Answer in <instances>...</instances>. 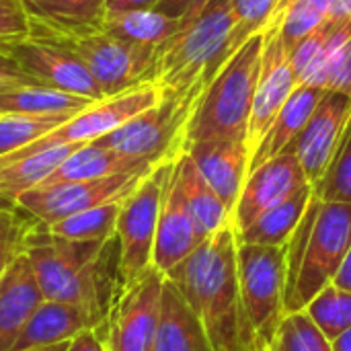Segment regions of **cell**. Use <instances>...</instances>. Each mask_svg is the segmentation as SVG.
<instances>
[{"label":"cell","mask_w":351,"mask_h":351,"mask_svg":"<svg viewBox=\"0 0 351 351\" xmlns=\"http://www.w3.org/2000/svg\"><path fill=\"white\" fill-rule=\"evenodd\" d=\"M68 348V341L66 343H60V346H49V348H37V350H29V351H66Z\"/></svg>","instance_id":"obj_46"},{"label":"cell","mask_w":351,"mask_h":351,"mask_svg":"<svg viewBox=\"0 0 351 351\" xmlns=\"http://www.w3.org/2000/svg\"><path fill=\"white\" fill-rule=\"evenodd\" d=\"M323 95H325V88L313 86V84H298L294 88V93L290 95V99L284 103L282 111L269 125L267 134L263 136V140L251 154L249 173L253 169H257L259 165H263L265 160L282 154L296 140V136L306 125L308 117L313 115V111L319 105V101L323 99Z\"/></svg>","instance_id":"obj_24"},{"label":"cell","mask_w":351,"mask_h":351,"mask_svg":"<svg viewBox=\"0 0 351 351\" xmlns=\"http://www.w3.org/2000/svg\"><path fill=\"white\" fill-rule=\"evenodd\" d=\"M234 14V29L230 35V45L237 51L253 35L267 29L282 8L280 0H230Z\"/></svg>","instance_id":"obj_36"},{"label":"cell","mask_w":351,"mask_h":351,"mask_svg":"<svg viewBox=\"0 0 351 351\" xmlns=\"http://www.w3.org/2000/svg\"><path fill=\"white\" fill-rule=\"evenodd\" d=\"M202 243H204V239L195 226L193 216L189 214V210L185 206V199H183L177 179H175V173L171 171V177H169L167 189H165V197H162L158 228H156L152 265L162 276H167L183 259H187Z\"/></svg>","instance_id":"obj_18"},{"label":"cell","mask_w":351,"mask_h":351,"mask_svg":"<svg viewBox=\"0 0 351 351\" xmlns=\"http://www.w3.org/2000/svg\"><path fill=\"white\" fill-rule=\"evenodd\" d=\"M152 351H214L204 323L167 278Z\"/></svg>","instance_id":"obj_22"},{"label":"cell","mask_w":351,"mask_h":351,"mask_svg":"<svg viewBox=\"0 0 351 351\" xmlns=\"http://www.w3.org/2000/svg\"><path fill=\"white\" fill-rule=\"evenodd\" d=\"M27 84H37V82L29 74H25L6 51L0 49V93L14 88V86H27Z\"/></svg>","instance_id":"obj_41"},{"label":"cell","mask_w":351,"mask_h":351,"mask_svg":"<svg viewBox=\"0 0 351 351\" xmlns=\"http://www.w3.org/2000/svg\"><path fill=\"white\" fill-rule=\"evenodd\" d=\"M351 247V204L321 202L313 195L286 245L284 315L306 304L333 284Z\"/></svg>","instance_id":"obj_3"},{"label":"cell","mask_w":351,"mask_h":351,"mask_svg":"<svg viewBox=\"0 0 351 351\" xmlns=\"http://www.w3.org/2000/svg\"><path fill=\"white\" fill-rule=\"evenodd\" d=\"M327 19H351V0H290L282 33L288 45H296Z\"/></svg>","instance_id":"obj_30"},{"label":"cell","mask_w":351,"mask_h":351,"mask_svg":"<svg viewBox=\"0 0 351 351\" xmlns=\"http://www.w3.org/2000/svg\"><path fill=\"white\" fill-rule=\"evenodd\" d=\"M156 165L134 158L128 154H121L117 150L105 148L97 142H84L78 144L66 158L64 162L51 173V177L43 183H66V181H90V179H103L111 175H121V173H138V171H148Z\"/></svg>","instance_id":"obj_25"},{"label":"cell","mask_w":351,"mask_h":351,"mask_svg":"<svg viewBox=\"0 0 351 351\" xmlns=\"http://www.w3.org/2000/svg\"><path fill=\"white\" fill-rule=\"evenodd\" d=\"M123 199L109 202L90 210H84L80 214H74L70 218H64L60 222H53L45 226L51 234L70 239V241H107L115 237L117 218L121 212Z\"/></svg>","instance_id":"obj_31"},{"label":"cell","mask_w":351,"mask_h":351,"mask_svg":"<svg viewBox=\"0 0 351 351\" xmlns=\"http://www.w3.org/2000/svg\"><path fill=\"white\" fill-rule=\"evenodd\" d=\"M33 37H76L103 29L107 0H19Z\"/></svg>","instance_id":"obj_20"},{"label":"cell","mask_w":351,"mask_h":351,"mask_svg":"<svg viewBox=\"0 0 351 351\" xmlns=\"http://www.w3.org/2000/svg\"><path fill=\"white\" fill-rule=\"evenodd\" d=\"M271 351H333V341H329L323 331L304 313L284 315L271 343Z\"/></svg>","instance_id":"obj_34"},{"label":"cell","mask_w":351,"mask_h":351,"mask_svg":"<svg viewBox=\"0 0 351 351\" xmlns=\"http://www.w3.org/2000/svg\"><path fill=\"white\" fill-rule=\"evenodd\" d=\"M333 351H351V329L333 341Z\"/></svg>","instance_id":"obj_45"},{"label":"cell","mask_w":351,"mask_h":351,"mask_svg":"<svg viewBox=\"0 0 351 351\" xmlns=\"http://www.w3.org/2000/svg\"><path fill=\"white\" fill-rule=\"evenodd\" d=\"M265 31L245 41L204 88L185 132V150L210 138H247L249 115L261 72Z\"/></svg>","instance_id":"obj_5"},{"label":"cell","mask_w":351,"mask_h":351,"mask_svg":"<svg viewBox=\"0 0 351 351\" xmlns=\"http://www.w3.org/2000/svg\"><path fill=\"white\" fill-rule=\"evenodd\" d=\"M51 39L74 51L93 78L103 97H113L144 82H154L156 49L123 41L107 31H93L76 37H41Z\"/></svg>","instance_id":"obj_9"},{"label":"cell","mask_w":351,"mask_h":351,"mask_svg":"<svg viewBox=\"0 0 351 351\" xmlns=\"http://www.w3.org/2000/svg\"><path fill=\"white\" fill-rule=\"evenodd\" d=\"M202 93L204 88H195L187 95L165 93L154 107L93 142L152 165L177 160L185 152L187 123Z\"/></svg>","instance_id":"obj_7"},{"label":"cell","mask_w":351,"mask_h":351,"mask_svg":"<svg viewBox=\"0 0 351 351\" xmlns=\"http://www.w3.org/2000/svg\"><path fill=\"white\" fill-rule=\"evenodd\" d=\"M165 276L150 265L130 284H121L101 325L109 351H152Z\"/></svg>","instance_id":"obj_10"},{"label":"cell","mask_w":351,"mask_h":351,"mask_svg":"<svg viewBox=\"0 0 351 351\" xmlns=\"http://www.w3.org/2000/svg\"><path fill=\"white\" fill-rule=\"evenodd\" d=\"M158 0H107V10H136L154 8Z\"/></svg>","instance_id":"obj_43"},{"label":"cell","mask_w":351,"mask_h":351,"mask_svg":"<svg viewBox=\"0 0 351 351\" xmlns=\"http://www.w3.org/2000/svg\"><path fill=\"white\" fill-rule=\"evenodd\" d=\"M280 2H282V4H286V2H290V0H280Z\"/></svg>","instance_id":"obj_48"},{"label":"cell","mask_w":351,"mask_h":351,"mask_svg":"<svg viewBox=\"0 0 351 351\" xmlns=\"http://www.w3.org/2000/svg\"><path fill=\"white\" fill-rule=\"evenodd\" d=\"M66 351H109L101 327H88L68 341Z\"/></svg>","instance_id":"obj_42"},{"label":"cell","mask_w":351,"mask_h":351,"mask_svg":"<svg viewBox=\"0 0 351 351\" xmlns=\"http://www.w3.org/2000/svg\"><path fill=\"white\" fill-rule=\"evenodd\" d=\"M259 351H271L269 348H263V350H259Z\"/></svg>","instance_id":"obj_49"},{"label":"cell","mask_w":351,"mask_h":351,"mask_svg":"<svg viewBox=\"0 0 351 351\" xmlns=\"http://www.w3.org/2000/svg\"><path fill=\"white\" fill-rule=\"evenodd\" d=\"M319 86L325 90L341 93L351 99V37L346 39L327 60L319 78Z\"/></svg>","instance_id":"obj_38"},{"label":"cell","mask_w":351,"mask_h":351,"mask_svg":"<svg viewBox=\"0 0 351 351\" xmlns=\"http://www.w3.org/2000/svg\"><path fill=\"white\" fill-rule=\"evenodd\" d=\"M66 117H39V115H0V156L21 150L43 136L58 130Z\"/></svg>","instance_id":"obj_35"},{"label":"cell","mask_w":351,"mask_h":351,"mask_svg":"<svg viewBox=\"0 0 351 351\" xmlns=\"http://www.w3.org/2000/svg\"><path fill=\"white\" fill-rule=\"evenodd\" d=\"M165 97V88L158 82H144L130 90H123L113 97L99 99L90 103L84 111L64 121L58 130L43 136L56 144H84L93 142L125 121L134 119L142 111L154 107Z\"/></svg>","instance_id":"obj_14"},{"label":"cell","mask_w":351,"mask_h":351,"mask_svg":"<svg viewBox=\"0 0 351 351\" xmlns=\"http://www.w3.org/2000/svg\"><path fill=\"white\" fill-rule=\"evenodd\" d=\"M31 35L29 19L19 0H0V45Z\"/></svg>","instance_id":"obj_39"},{"label":"cell","mask_w":351,"mask_h":351,"mask_svg":"<svg viewBox=\"0 0 351 351\" xmlns=\"http://www.w3.org/2000/svg\"><path fill=\"white\" fill-rule=\"evenodd\" d=\"M43 300L33 265L23 253L0 278V351H12L23 327Z\"/></svg>","instance_id":"obj_21"},{"label":"cell","mask_w":351,"mask_h":351,"mask_svg":"<svg viewBox=\"0 0 351 351\" xmlns=\"http://www.w3.org/2000/svg\"><path fill=\"white\" fill-rule=\"evenodd\" d=\"M0 49L41 86L88 97L93 101L105 99L84 62L58 41L29 35L12 43H2Z\"/></svg>","instance_id":"obj_13"},{"label":"cell","mask_w":351,"mask_h":351,"mask_svg":"<svg viewBox=\"0 0 351 351\" xmlns=\"http://www.w3.org/2000/svg\"><path fill=\"white\" fill-rule=\"evenodd\" d=\"M282 21H284V4L276 14V19L267 25L263 35L261 72H259L249 125H247V146L251 154L267 134L269 125L282 111L284 103L298 86V78L290 53L282 39Z\"/></svg>","instance_id":"obj_12"},{"label":"cell","mask_w":351,"mask_h":351,"mask_svg":"<svg viewBox=\"0 0 351 351\" xmlns=\"http://www.w3.org/2000/svg\"><path fill=\"white\" fill-rule=\"evenodd\" d=\"M210 2L212 0H158L154 8L158 12H165L167 16L177 19L183 25H187L193 19H197Z\"/></svg>","instance_id":"obj_40"},{"label":"cell","mask_w":351,"mask_h":351,"mask_svg":"<svg viewBox=\"0 0 351 351\" xmlns=\"http://www.w3.org/2000/svg\"><path fill=\"white\" fill-rule=\"evenodd\" d=\"M286 247L239 243V339L243 351L269 348L284 319Z\"/></svg>","instance_id":"obj_6"},{"label":"cell","mask_w":351,"mask_h":351,"mask_svg":"<svg viewBox=\"0 0 351 351\" xmlns=\"http://www.w3.org/2000/svg\"><path fill=\"white\" fill-rule=\"evenodd\" d=\"M78 144H56L45 138L0 156V197L14 204L23 193L43 185Z\"/></svg>","instance_id":"obj_19"},{"label":"cell","mask_w":351,"mask_h":351,"mask_svg":"<svg viewBox=\"0 0 351 351\" xmlns=\"http://www.w3.org/2000/svg\"><path fill=\"white\" fill-rule=\"evenodd\" d=\"M350 115V97H346L341 93L325 90L323 99L315 107V111L308 117L302 132L286 148L296 154L311 185H315L321 179V175L325 173V169L339 144V138L348 125Z\"/></svg>","instance_id":"obj_16"},{"label":"cell","mask_w":351,"mask_h":351,"mask_svg":"<svg viewBox=\"0 0 351 351\" xmlns=\"http://www.w3.org/2000/svg\"><path fill=\"white\" fill-rule=\"evenodd\" d=\"M25 255L47 300L84 308L101 327L121 286L117 241H70L35 222L27 234Z\"/></svg>","instance_id":"obj_1"},{"label":"cell","mask_w":351,"mask_h":351,"mask_svg":"<svg viewBox=\"0 0 351 351\" xmlns=\"http://www.w3.org/2000/svg\"><path fill=\"white\" fill-rule=\"evenodd\" d=\"M165 278L199 317L214 351H243L239 339V243L232 224L208 237Z\"/></svg>","instance_id":"obj_2"},{"label":"cell","mask_w":351,"mask_h":351,"mask_svg":"<svg viewBox=\"0 0 351 351\" xmlns=\"http://www.w3.org/2000/svg\"><path fill=\"white\" fill-rule=\"evenodd\" d=\"M148 171L121 173V175H111L103 179H90V181H66V183L39 185L23 193L14 202V206L23 210L27 216H31L35 222L49 226L53 222H60L84 210H90L109 202L125 199Z\"/></svg>","instance_id":"obj_11"},{"label":"cell","mask_w":351,"mask_h":351,"mask_svg":"<svg viewBox=\"0 0 351 351\" xmlns=\"http://www.w3.org/2000/svg\"><path fill=\"white\" fill-rule=\"evenodd\" d=\"M173 173L183 193L185 206L189 214L193 216L195 226L204 241L212 237L214 232H218L220 228L232 224L230 210L220 199V195L212 189V185L204 179V175L197 171V167L193 165L187 152H183L175 160Z\"/></svg>","instance_id":"obj_26"},{"label":"cell","mask_w":351,"mask_h":351,"mask_svg":"<svg viewBox=\"0 0 351 351\" xmlns=\"http://www.w3.org/2000/svg\"><path fill=\"white\" fill-rule=\"evenodd\" d=\"M88 327H99V325L84 308L45 298L23 327L12 351L60 346L70 341L74 335H78Z\"/></svg>","instance_id":"obj_23"},{"label":"cell","mask_w":351,"mask_h":351,"mask_svg":"<svg viewBox=\"0 0 351 351\" xmlns=\"http://www.w3.org/2000/svg\"><path fill=\"white\" fill-rule=\"evenodd\" d=\"M329 341L351 329V292L329 284L304 308Z\"/></svg>","instance_id":"obj_32"},{"label":"cell","mask_w":351,"mask_h":351,"mask_svg":"<svg viewBox=\"0 0 351 351\" xmlns=\"http://www.w3.org/2000/svg\"><path fill=\"white\" fill-rule=\"evenodd\" d=\"M304 185L311 183L292 150H284L282 154L265 160L247 175L232 212L234 230H243L265 210L288 199Z\"/></svg>","instance_id":"obj_15"},{"label":"cell","mask_w":351,"mask_h":351,"mask_svg":"<svg viewBox=\"0 0 351 351\" xmlns=\"http://www.w3.org/2000/svg\"><path fill=\"white\" fill-rule=\"evenodd\" d=\"M35 220L19 210L14 204L0 206V278L25 253L27 234Z\"/></svg>","instance_id":"obj_37"},{"label":"cell","mask_w":351,"mask_h":351,"mask_svg":"<svg viewBox=\"0 0 351 351\" xmlns=\"http://www.w3.org/2000/svg\"><path fill=\"white\" fill-rule=\"evenodd\" d=\"M4 204H8V202H4V199L0 197V206H4Z\"/></svg>","instance_id":"obj_47"},{"label":"cell","mask_w":351,"mask_h":351,"mask_svg":"<svg viewBox=\"0 0 351 351\" xmlns=\"http://www.w3.org/2000/svg\"><path fill=\"white\" fill-rule=\"evenodd\" d=\"M175 160L156 165L123 199L115 226L119 282L130 284L152 265L156 228Z\"/></svg>","instance_id":"obj_8"},{"label":"cell","mask_w":351,"mask_h":351,"mask_svg":"<svg viewBox=\"0 0 351 351\" xmlns=\"http://www.w3.org/2000/svg\"><path fill=\"white\" fill-rule=\"evenodd\" d=\"M311 199H313V185H304L288 199L265 210L249 226H245L243 230H237V243L286 247L296 226L300 224Z\"/></svg>","instance_id":"obj_27"},{"label":"cell","mask_w":351,"mask_h":351,"mask_svg":"<svg viewBox=\"0 0 351 351\" xmlns=\"http://www.w3.org/2000/svg\"><path fill=\"white\" fill-rule=\"evenodd\" d=\"M232 29L230 0H212L197 19L183 25L156 49L154 82L173 95L206 88L239 51L230 45Z\"/></svg>","instance_id":"obj_4"},{"label":"cell","mask_w":351,"mask_h":351,"mask_svg":"<svg viewBox=\"0 0 351 351\" xmlns=\"http://www.w3.org/2000/svg\"><path fill=\"white\" fill-rule=\"evenodd\" d=\"M185 152L232 214L249 175L247 138H210L191 144Z\"/></svg>","instance_id":"obj_17"},{"label":"cell","mask_w":351,"mask_h":351,"mask_svg":"<svg viewBox=\"0 0 351 351\" xmlns=\"http://www.w3.org/2000/svg\"><path fill=\"white\" fill-rule=\"evenodd\" d=\"M90 103L88 97L64 93L49 86L27 84L14 86L0 93V115L16 113V115H39V117H74L84 111Z\"/></svg>","instance_id":"obj_28"},{"label":"cell","mask_w":351,"mask_h":351,"mask_svg":"<svg viewBox=\"0 0 351 351\" xmlns=\"http://www.w3.org/2000/svg\"><path fill=\"white\" fill-rule=\"evenodd\" d=\"M313 195L321 202L351 204V115L325 173L313 185Z\"/></svg>","instance_id":"obj_33"},{"label":"cell","mask_w":351,"mask_h":351,"mask_svg":"<svg viewBox=\"0 0 351 351\" xmlns=\"http://www.w3.org/2000/svg\"><path fill=\"white\" fill-rule=\"evenodd\" d=\"M183 27L181 21L158 12L156 8L136 10H107L103 31L138 45L160 47Z\"/></svg>","instance_id":"obj_29"},{"label":"cell","mask_w":351,"mask_h":351,"mask_svg":"<svg viewBox=\"0 0 351 351\" xmlns=\"http://www.w3.org/2000/svg\"><path fill=\"white\" fill-rule=\"evenodd\" d=\"M333 284H335L337 288H341V290L351 292V247L350 251L346 253V259H343V263H341V267H339V271H337Z\"/></svg>","instance_id":"obj_44"}]
</instances>
